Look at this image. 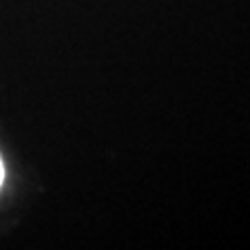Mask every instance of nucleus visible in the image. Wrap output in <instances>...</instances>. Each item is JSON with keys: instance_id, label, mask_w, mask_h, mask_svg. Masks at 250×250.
<instances>
[{"instance_id": "nucleus-1", "label": "nucleus", "mask_w": 250, "mask_h": 250, "mask_svg": "<svg viewBox=\"0 0 250 250\" xmlns=\"http://www.w3.org/2000/svg\"><path fill=\"white\" fill-rule=\"evenodd\" d=\"M2 179H4V167H2V161H0V186H2Z\"/></svg>"}]
</instances>
